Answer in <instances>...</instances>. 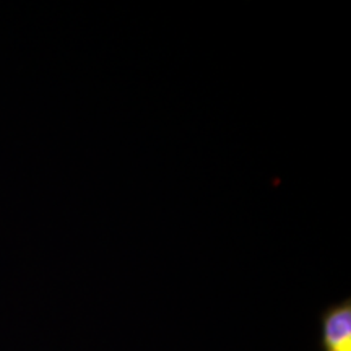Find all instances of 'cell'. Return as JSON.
Returning <instances> with one entry per match:
<instances>
[{"label":"cell","mask_w":351,"mask_h":351,"mask_svg":"<svg viewBox=\"0 0 351 351\" xmlns=\"http://www.w3.org/2000/svg\"><path fill=\"white\" fill-rule=\"evenodd\" d=\"M320 351H351V300L337 302L320 314Z\"/></svg>","instance_id":"1"}]
</instances>
